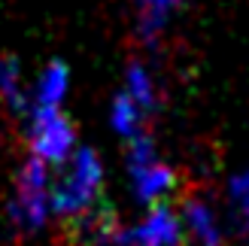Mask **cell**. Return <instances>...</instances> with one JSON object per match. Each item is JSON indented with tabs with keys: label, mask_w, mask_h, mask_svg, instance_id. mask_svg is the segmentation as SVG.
Returning a JSON list of instances; mask_svg holds the SVG:
<instances>
[{
	"label": "cell",
	"mask_w": 249,
	"mask_h": 246,
	"mask_svg": "<svg viewBox=\"0 0 249 246\" xmlns=\"http://www.w3.org/2000/svg\"><path fill=\"white\" fill-rule=\"evenodd\" d=\"M52 210L64 222H76V219L89 216L94 207H101L104 198V170L101 161L91 149H76L70 158V167L55 179L52 192H49Z\"/></svg>",
	"instance_id": "obj_1"
},
{
	"label": "cell",
	"mask_w": 249,
	"mask_h": 246,
	"mask_svg": "<svg viewBox=\"0 0 249 246\" xmlns=\"http://www.w3.org/2000/svg\"><path fill=\"white\" fill-rule=\"evenodd\" d=\"M128 164H131V176H134L137 198L146 201L149 207L167 204V198L177 192V174H173L167 164L158 161L155 143H152L149 134H140V137L131 140Z\"/></svg>",
	"instance_id": "obj_2"
},
{
	"label": "cell",
	"mask_w": 249,
	"mask_h": 246,
	"mask_svg": "<svg viewBox=\"0 0 249 246\" xmlns=\"http://www.w3.org/2000/svg\"><path fill=\"white\" fill-rule=\"evenodd\" d=\"M49 213V179H46V164L28 158L24 167L18 170V182H16V207L12 216L21 231H36L46 222Z\"/></svg>",
	"instance_id": "obj_3"
},
{
	"label": "cell",
	"mask_w": 249,
	"mask_h": 246,
	"mask_svg": "<svg viewBox=\"0 0 249 246\" xmlns=\"http://www.w3.org/2000/svg\"><path fill=\"white\" fill-rule=\"evenodd\" d=\"M73 125L61 109H46L36 106L31 116V146L36 161L61 164L67 161V155L73 149Z\"/></svg>",
	"instance_id": "obj_4"
},
{
	"label": "cell",
	"mask_w": 249,
	"mask_h": 246,
	"mask_svg": "<svg viewBox=\"0 0 249 246\" xmlns=\"http://www.w3.org/2000/svg\"><path fill=\"white\" fill-rule=\"evenodd\" d=\"M137 246H182V225L170 204H158L149 210V219L131 234Z\"/></svg>",
	"instance_id": "obj_5"
},
{
	"label": "cell",
	"mask_w": 249,
	"mask_h": 246,
	"mask_svg": "<svg viewBox=\"0 0 249 246\" xmlns=\"http://www.w3.org/2000/svg\"><path fill=\"white\" fill-rule=\"evenodd\" d=\"M182 222L189 231V240H182V246H222L216 216L201 198H182Z\"/></svg>",
	"instance_id": "obj_6"
},
{
	"label": "cell",
	"mask_w": 249,
	"mask_h": 246,
	"mask_svg": "<svg viewBox=\"0 0 249 246\" xmlns=\"http://www.w3.org/2000/svg\"><path fill=\"white\" fill-rule=\"evenodd\" d=\"M64 91H67V67L61 64V61H55V64L43 73L40 85H36V106L58 109L61 101H64Z\"/></svg>",
	"instance_id": "obj_7"
},
{
	"label": "cell",
	"mask_w": 249,
	"mask_h": 246,
	"mask_svg": "<svg viewBox=\"0 0 249 246\" xmlns=\"http://www.w3.org/2000/svg\"><path fill=\"white\" fill-rule=\"evenodd\" d=\"M143 122H146V113L128 97V91L119 94L116 104H113V125H116V131L122 134V137L134 140V137H140V134H146Z\"/></svg>",
	"instance_id": "obj_8"
},
{
	"label": "cell",
	"mask_w": 249,
	"mask_h": 246,
	"mask_svg": "<svg viewBox=\"0 0 249 246\" xmlns=\"http://www.w3.org/2000/svg\"><path fill=\"white\" fill-rule=\"evenodd\" d=\"M128 97L143 109L146 116H152V109H155V91H152V82H149V73L140 64H131L128 67Z\"/></svg>",
	"instance_id": "obj_9"
},
{
	"label": "cell",
	"mask_w": 249,
	"mask_h": 246,
	"mask_svg": "<svg viewBox=\"0 0 249 246\" xmlns=\"http://www.w3.org/2000/svg\"><path fill=\"white\" fill-rule=\"evenodd\" d=\"M0 94L9 101V106H16V109L24 106V94L18 88V64L9 55L0 58Z\"/></svg>",
	"instance_id": "obj_10"
},
{
	"label": "cell",
	"mask_w": 249,
	"mask_h": 246,
	"mask_svg": "<svg viewBox=\"0 0 249 246\" xmlns=\"http://www.w3.org/2000/svg\"><path fill=\"white\" fill-rule=\"evenodd\" d=\"M167 6L170 0H143V31L146 34H155L161 24H164V16H167Z\"/></svg>",
	"instance_id": "obj_11"
},
{
	"label": "cell",
	"mask_w": 249,
	"mask_h": 246,
	"mask_svg": "<svg viewBox=\"0 0 249 246\" xmlns=\"http://www.w3.org/2000/svg\"><path fill=\"white\" fill-rule=\"evenodd\" d=\"M231 198H234L237 216H240V222H243L246 234H249V170H246L243 176L234 179V186H231Z\"/></svg>",
	"instance_id": "obj_12"
},
{
	"label": "cell",
	"mask_w": 249,
	"mask_h": 246,
	"mask_svg": "<svg viewBox=\"0 0 249 246\" xmlns=\"http://www.w3.org/2000/svg\"><path fill=\"white\" fill-rule=\"evenodd\" d=\"M119 246H137V243L131 240V234H122V237H119Z\"/></svg>",
	"instance_id": "obj_13"
},
{
	"label": "cell",
	"mask_w": 249,
	"mask_h": 246,
	"mask_svg": "<svg viewBox=\"0 0 249 246\" xmlns=\"http://www.w3.org/2000/svg\"><path fill=\"white\" fill-rule=\"evenodd\" d=\"M170 3H173V0H170Z\"/></svg>",
	"instance_id": "obj_14"
}]
</instances>
